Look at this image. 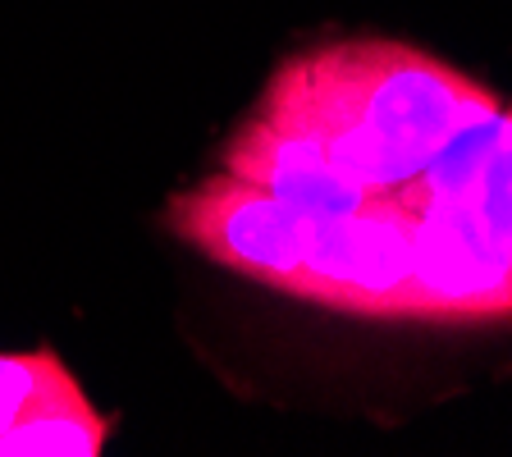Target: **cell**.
<instances>
[{
  "label": "cell",
  "mask_w": 512,
  "mask_h": 457,
  "mask_svg": "<svg viewBox=\"0 0 512 457\" xmlns=\"http://www.w3.org/2000/svg\"><path fill=\"white\" fill-rule=\"evenodd\" d=\"M503 101L476 78L403 42H339L288 55L256 115L307 133L366 192H394Z\"/></svg>",
  "instance_id": "1"
},
{
  "label": "cell",
  "mask_w": 512,
  "mask_h": 457,
  "mask_svg": "<svg viewBox=\"0 0 512 457\" xmlns=\"http://www.w3.org/2000/svg\"><path fill=\"white\" fill-rule=\"evenodd\" d=\"M165 224L174 238L197 247L206 261L288 298L316 220L220 170L215 179L174 192L165 202Z\"/></svg>",
  "instance_id": "2"
},
{
  "label": "cell",
  "mask_w": 512,
  "mask_h": 457,
  "mask_svg": "<svg viewBox=\"0 0 512 457\" xmlns=\"http://www.w3.org/2000/svg\"><path fill=\"white\" fill-rule=\"evenodd\" d=\"M412 275V211L394 192H371L357 215L311 224V243L288 298L348 316L398 320Z\"/></svg>",
  "instance_id": "3"
},
{
  "label": "cell",
  "mask_w": 512,
  "mask_h": 457,
  "mask_svg": "<svg viewBox=\"0 0 512 457\" xmlns=\"http://www.w3.org/2000/svg\"><path fill=\"white\" fill-rule=\"evenodd\" d=\"M512 316V247L471 215L462 197L412 215V275L398 320H503Z\"/></svg>",
  "instance_id": "4"
},
{
  "label": "cell",
  "mask_w": 512,
  "mask_h": 457,
  "mask_svg": "<svg viewBox=\"0 0 512 457\" xmlns=\"http://www.w3.org/2000/svg\"><path fill=\"white\" fill-rule=\"evenodd\" d=\"M220 170L270 192V197H279L284 206L311 215V220L357 215L371 202V192L357 179H348L316 138L275 128L261 115H252L220 147Z\"/></svg>",
  "instance_id": "5"
},
{
  "label": "cell",
  "mask_w": 512,
  "mask_h": 457,
  "mask_svg": "<svg viewBox=\"0 0 512 457\" xmlns=\"http://www.w3.org/2000/svg\"><path fill=\"white\" fill-rule=\"evenodd\" d=\"M110 416L96 412L87 394L42 407L0 435V457H101L110 444Z\"/></svg>",
  "instance_id": "6"
},
{
  "label": "cell",
  "mask_w": 512,
  "mask_h": 457,
  "mask_svg": "<svg viewBox=\"0 0 512 457\" xmlns=\"http://www.w3.org/2000/svg\"><path fill=\"white\" fill-rule=\"evenodd\" d=\"M78 394H83V384L55 348L0 352V435L14 430L19 421H28V416H37L42 407Z\"/></svg>",
  "instance_id": "7"
},
{
  "label": "cell",
  "mask_w": 512,
  "mask_h": 457,
  "mask_svg": "<svg viewBox=\"0 0 512 457\" xmlns=\"http://www.w3.org/2000/svg\"><path fill=\"white\" fill-rule=\"evenodd\" d=\"M462 202L471 206V215H476L499 243L512 247V142L485 160V170L462 192Z\"/></svg>",
  "instance_id": "8"
}]
</instances>
